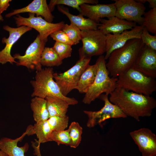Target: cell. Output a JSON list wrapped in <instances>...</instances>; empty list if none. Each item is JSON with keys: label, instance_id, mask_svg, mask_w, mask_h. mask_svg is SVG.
<instances>
[{"label": "cell", "instance_id": "6da1fadb", "mask_svg": "<svg viewBox=\"0 0 156 156\" xmlns=\"http://www.w3.org/2000/svg\"><path fill=\"white\" fill-rule=\"evenodd\" d=\"M109 100L117 105L127 116L138 121L140 117H149L156 107V100L151 96H146L117 87L110 94Z\"/></svg>", "mask_w": 156, "mask_h": 156}, {"label": "cell", "instance_id": "7a4b0ae2", "mask_svg": "<svg viewBox=\"0 0 156 156\" xmlns=\"http://www.w3.org/2000/svg\"><path fill=\"white\" fill-rule=\"evenodd\" d=\"M144 45L140 39H133L111 53L106 65L112 77H117L132 68Z\"/></svg>", "mask_w": 156, "mask_h": 156}, {"label": "cell", "instance_id": "3957f363", "mask_svg": "<svg viewBox=\"0 0 156 156\" xmlns=\"http://www.w3.org/2000/svg\"><path fill=\"white\" fill-rule=\"evenodd\" d=\"M53 73L52 67L42 68L36 71L34 79L30 82L33 88L32 97L45 99L48 96H55L63 99L69 105L77 104L78 102L75 99L62 94L58 86L54 81Z\"/></svg>", "mask_w": 156, "mask_h": 156}, {"label": "cell", "instance_id": "277c9868", "mask_svg": "<svg viewBox=\"0 0 156 156\" xmlns=\"http://www.w3.org/2000/svg\"><path fill=\"white\" fill-rule=\"evenodd\" d=\"M97 72L94 81L85 94L83 102L89 104L103 93L109 94L117 87V77H110L105 56H100L96 63Z\"/></svg>", "mask_w": 156, "mask_h": 156}, {"label": "cell", "instance_id": "5b68a950", "mask_svg": "<svg viewBox=\"0 0 156 156\" xmlns=\"http://www.w3.org/2000/svg\"><path fill=\"white\" fill-rule=\"evenodd\" d=\"M117 87L137 93L151 96L156 90L155 78L132 68L117 77Z\"/></svg>", "mask_w": 156, "mask_h": 156}, {"label": "cell", "instance_id": "8992f818", "mask_svg": "<svg viewBox=\"0 0 156 156\" xmlns=\"http://www.w3.org/2000/svg\"><path fill=\"white\" fill-rule=\"evenodd\" d=\"M106 35L99 30L81 31L82 46L79 49V59L103 55L105 51Z\"/></svg>", "mask_w": 156, "mask_h": 156}, {"label": "cell", "instance_id": "52a82bcc", "mask_svg": "<svg viewBox=\"0 0 156 156\" xmlns=\"http://www.w3.org/2000/svg\"><path fill=\"white\" fill-rule=\"evenodd\" d=\"M91 59H79L73 66L64 72L54 73V79L63 95L67 96L70 92L76 89L82 73L89 64Z\"/></svg>", "mask_w": 156, "mask_h": 156}, {"label": "cell", "instance_id": "ba28073f", "mask_svg": "<svg viewBox=\"0 0 156 156\" xmlns=\"http://www.w3.org/2000/svg\"><path fill=\"white\" fill-rule=\"evenodd\" d=\"M29 16L23 17L19 14L14 18L18 27L24 25L33 28L39 33L41 40H48L47 38L53 33L62 30L65 25L64 21L53 23L47 21L41 16L35 17V14L29 13Z\"/></svg>", "mask_w": 156, "mask_h": 156}, {"label": "cell", "instance_id": "9c48e42d", "mask_svg": "<svg viewBox=\"0 0 156 156\" xmlns=\"http://www.w3.org/2000/svg\"><path fill=\"white\" fill-rule=\"evenodd\" d=\"M108 95L103 94L99 97L104 103L103 107L100 110L96 111H83L88 117L86 124L88 127H93L109 119L125 118L127 117L118 106L110 102Z\"/></svg>", "mask_w": 156, "mask_h": 156}, {"label": "cell", "instance_id": "30bf717a", "mask_svg": "<svg viewBox=\"0 0 156 156\" xmlns=\"http://www.w3.org/2000/svg\"><path fill=\"white\" fill-rule=\"evenodd\" d=\"M115 16L122 19L142 25L146 9L144 4L134 0H114Z\"/></svg>", "mask_w": 156, "mask_h": 156}, {"label": "cell", "instance_id": "8fae6325", "mask_svg": "<svg viewBox=\"0 0 156 156\" xmlns=\"http://www.w3.org/2000/svg\"><path fill=\"white\" fill-rule=\"evenodd\" d=\"M47 40H41L38 34L27 48L24 55H21L17 53L14 55V59L18 60L16 63V65L23 66L29 69H35L36 71L41 70L42 65L40 63L41 56Z\"/></svg>", "mask_w": 156, "mask_h": 156}, {"label": "cell", "instance_id": "7c38bea8", "mask_svg": "<svg viewBox=\"0 0 156 156\" xmlns=\"http://www.w3.org/2000/svg\"><path fill=\"white\" fill-rule=\"evenodd\" d=\"M143 27L142 25H137L131 29L125 31L118 34L106 35L105 55L104 56L105 60L108 59L113 51L123 47L129 40L140 39Z\"/></svg>", "mask_w": 156, "mask_h": 156}, {"label": "cell", "instance_id": "4fadbf2b", "mask_svg": "<svg viewBox=\"0 0 156 156\" xmlns=\"http://www.w3.org/2000/svg\"><path fill=\"white\" fill-rule=\"evenodd\" d=\"M3 28L9 32V36L8 38H3L2 40V42L5 44V45L4 48L0 51V64L3 65L8 62L12 64L16 63L17 62L11 54L12 47L23 34L32 28L24 25L14 28L8 25L3 26Z\"/></svg>", "mask_w": 156, "mask_h": 156}, {"label": "cell", "instance_id": "5bb4252c", "mask_svg": "<svg viewBox=\"0 0 156 156\" xmlns=\"http://www.w3.org/2000/svg\"><path fill=\"white\" fill-rule=\"evenodd\" d=\"M142 156H156V135L150 129L142 128L130 132Z\"/></svg>", "mask_w": 156, "mask_h": 156}, {"label": "cell", "instance_id": "9a60e30c", "mask_svg": "<svg viewBox=\"0 0 156 156\" xmlns=\"http://www.w3.org/2000/svg\"><path fill=\"white\" fill-rule=\"evenodd\" d=\"M132 68L146 76L155 78L156 51L144 44Z\"/></svg>", "mask_w": 156, "mask_h": 156}, {"label": "cell", "instance_id": "2e32d148", "mask_svg": "<svg viewBox=\"0 0 156 156\" xmlns=\"http://www.w3.org/2000/svg\"><path fill=\"white\" fill-rule=\"evenodd\" d=\"M80 8V14L97 23L104 18H108L115 16L116 12L114 3L95 5L84 3Z\"/></svg>", "mask_w": 156, "mask_h": 156}, {"label": "cell", "instance_id": "e0dca14e", "mask_svg": "<svg viewBox=\"0 0 156 156\" xmlns=\"http://www.w3.org/2000/svg\"><path fill=\"white\" fill-rule=\"evenodd\" d=\"M97 29L105 35L108 34H118L125 31L131 29L136 23L120 18L114 16L107 18L102 19Z\"/></svg>", "mask_w": 156, "mask_h": 156}, {"label": "cell", "instance_id": "ac0fdd59", "mask_svg": "<svg viewBox=\"0 0 156 156\" xmlns=\"http://www.w3.org/2000/svg\"><path fill=\"white\" fill-rule=\"evenodd\" d=\"M36 14L41 16L47 21L52 23L54 16L51 13L46 0H34L27 6L13 10L5 15L6 18L19 14L25 12Z\"/></svg>", "mask_w": 156, "mask_h": 156}, {"label": "cell", "instance_id": "d6986e66", "mask_svg": "<svg viewBox=\"0 0 156 156\" xmlns=\"http://www.w3.org/2000/svg\"><path fill=\"white\" fill-rule=\"evenodd\" d=\"M29 128L27 127L25 131L20 137L15 139L6 137L1 138L0 140V149L9 156H25V153L29 149V145L26 143L23 146H18V142L22 140L26 135H28Z\"/></svg>", "mask_w": 156, "mask_h": 156}, {"label": "cell", "instance_id": "ffe728a7", "mask_svg": "<svg viewBox=\"0 0 156 156\" xmlns=\"http://www.w3.org/2000/svg\"><path fill=\"white\" fill-rule=\"evenodd\" d=\"M59 11L65 15L68 18L71 24L76 26L81 30L97 29L99 23H96L88 18H86L80 14L76 15L71 14L68 10L62 6L58 5Z\"/></svg>", "mask_w": 156, "mask_h": 156}, {"label": "cell", "instance_id": "44dd1931", "mask_svg": "<svg viewBox=\"0 0 156 156\" xmlns=\"http://www.w3.org/2000/svg\"><path fill=\"white\" fill-rule=\"evenodd\" d=\"M97 72L96 64H89L82 73L76 89L81 93H86L93 83Z\"/></svg>", "mask_w": 156, "mask_h": 156}, {"label": "cell", "instance_id": "7402d4cb", "mask_svg": "<svg viewBox=\"0 0 156 156\" xmlns=\"http://www.w3.org/2000/svg\"><path fill=\"white\" fill-rule=\"evenodd\" d=\"M30 107L36 123L46 121L50 117L45 99L34 97L31 100Z\"/></svg>", "mask_w": 156, "mask_h": 156}, {"label": "cell", "instance_id": "603a6c76", "mask_svg": "<svg viewBox=\"0 0 156 156\" xmlns=\"http://www.w3.org/2000/svg\"><path fill=\"white\" fill-rule=\"evenodd\" d=\"M28 135L36 134L38 142L41 144L50 141L51 134L53 131L47 120L38 123L34 125H29Z\"/></svg>", "mask_w": 156, "mask_h": 156}, {"label": "cell", "instance_id": "cb8c5ba5", "mask_svg": "<svg viewBox=\"0 0 156 156\" xmlns=\"http://www.w3.org/2000/svg\"><path fill=\"white\" fill-rule=\"evenodd\" d=\"M45 99L50 117L66 115L69 105L67 102L55 96H48Z\"/></svg>", "mask_w": 156, "mask_h": 156}, {"label": "cell", "instance_id": "d4e9b609", "mask_svg": "<svg viewBox=\"0 0 156 156\" xmlns=\"http://www.w3.org/2000/svg\"><path fill=\"white\" fill-rule=\"evenodd\" d=\"M61 59L52 47H44L41 56L40 63L42 66L49 67L58 66L62 63Z\"/></svg>", "mask_w": 156, "mask_h": 156}, {"label": "cell", "instance_id": "484cf974", "mask_svg": "<svg viewBox=\"0 0 156 156\" xmlns=\"http://www.w3.org/2000/svg\"><path fill=\"white\" fill-rule=\"evenodd\" d=\"M98 0H51L48 5L51 12L56 5H65L77 9L79 12L80 6L84 3L95 5L98 4Z\"/></svg>", "mask_w": 156, "mask_h": 156}, {"label": "cell", "instance_id": "4316f807", "mask_svg": "<svg viewBox=\"0 0 156 156\" xmlns=\"http://www.w3.org/2000/svg\"><path fill=\"white\" fill-rule=\"evenodd\" d=\"M68 129L70 139L69 146L76 148L81 142L83 128L78 122L74 121L71 123Z\"/></svg>", "mask_w": 156, "mask_h": 156}, {"label": "cell", "instance_id": "83f0119b", "mask_svg": "<svg viewBox=\"0 0 156 156\" xmlns=\"http://www.w3.org/2000/svg\"><path fill=\"white\" fill-rule=\"evenodd\" d=\"M53 131L65 130L68 126L69 118L65 115L50 117L47 120Z\"/></svg>", "mask_w": 156, "mask_h": 156}, {"label": "cell", "instance_id": "f1b7e54d", "mask_svg": "<svg viewBox=\"0 0 156 156\" xmlns=\"http://www.w3.org/2000/svg\"><path fill=\"white\" fill-rule=\"evenodd\" d=\"M142 25L146 28L148 32L156 34V8H151L144 15Z\"/></svg>", "mask_w": 156, "mask_h": 156}, {"label": "cell", "instance_id": "f546056e", "mask_svg": "<svg viewBox=\"0 0 156 156\" xmlns=\"http://www.w3.org/2000/svg\"><path fill=\"white\" fill-rule=\"evenodd\" d=\"M62 30L66 34L75 45L79 43L81 40V31L72 24H65Z\"/></svg>", "mask_w": 156, "mask_h": 156}, {"label": "cell", "instance_id": "4dcf8cb0", "mask_svg": "<svg viewBox=\"0 0 156 156\" xmlns=\"http://www.w3.org/2000/svg\"><path fill=\"white\" fill-rule=\"evenodd\" d=\"M51 141L55 142L58 145L64 144L69 146L70 139L68 129L53 131L51 136Z\"/></svg>", "mask_w": 156, "mask_h": 156}, {"label": "cell", "instance_id": "1f68e13d", "mask_svg": "<svg viewBox=\"0 0 156 156\" xmlns=\"http://www.w3.org/2000/svg\"><path fill=\"white\" fill-rule=\"evenodd\" d=\"M52 48L62 60L71 55L72 49L70 45L55 42Z\"/></svg>", "mask_w": 156, "mask_h": 156}, {"label": "cell", "instance_id": "d6a6232c", "mask_svg": "<svg viewBox=\"0 0 156 156\" xmlns=\"http://www.w3.org/2000/svg\"><path fill=\"white\" fill-rule=\"evenodd\" d=\"M140 39L144 45L156 51V36L150 34L144 27L142 31Z\"/></svg>", "mask_w": 156, "mask_h": 156}, {"label": "cell", "instance_id": "836d02e7", "mask_svg": "<svg viewBox=\"0 0 156 156\" xmlns=\"http://www.w3.org/2000/svg\"><path fill=\"white\" fill-rule=\"evenodd\" d=\"M50 37L56 42L70 45H75L74 43L70 39L62 29L52 33Z\"/></svg>", "mask_w": 156, "mask_h": 156}, {"label": "cell", "instance_id": "e575fe53", "mask_svg": "<svg viewBox=\"0 0 156 156\" xmlns=\"http://www.w3.org/2000/svg\"><path fill=\"white\" fill-rule=\"evenodd\" d=\"M40 144L36 139H35V142H31V146L34 149V154L37 156H42L40 149Z\"/></svg>", "mask_w": 156, "mask_h": 156}, {"label": "cell", "instance_id": "d590c367", "mask_svg": "<svg viewBox=\"0 0 156 156\" xmlns=\"http://www.w3.org/2000/svg\"><path fill=\"white\" fill-rule=\"evenodd\" d=\"M11 0H0V16L3 12L6 10L10 5Z\"/></svg>", "mask_w": 156, "mask_h": 156}, {"label": "cell", "instance_id": "8d00e7d4", "mask_svg": "<svg viewBox=\"0 0 156 156\" xmlns=\"http://www.w3.org/2000/svg\"><path fill=\"white\" fill-rule=\"evenodd\" d=\"M146 1L148 2L151 8H156V0H146Z\"/></svg>", "mask_w": 156, "mask_h": 156}, {"label": "cell", "instance_id": "74e56055", "mask_svg": "<svg viewBox=\"0 0 156 156\" xmlns=\"http://www.w3.org/2000/svg\"><path fill=\"white\" fill-rule=\"evenodd\" d=\"M0 156H9L4 152L0 149Z\"/></svg>", "mask_w": 156, "mask_h": 156}, {"label": "cell", "instance_id": "f35d334b", "mask_svg": "<svg viewBox=\"0 0 156 156\" xmlns=\"http://www.w3.org/2000/svg\"><path fill=\"white\" fill-rule=\"evenodd\" d=\"M4 19L2 15L0 16V22L3 21Z\"/></svg>", "mask_w": 156, "mask_h": 156}]
</instances>
